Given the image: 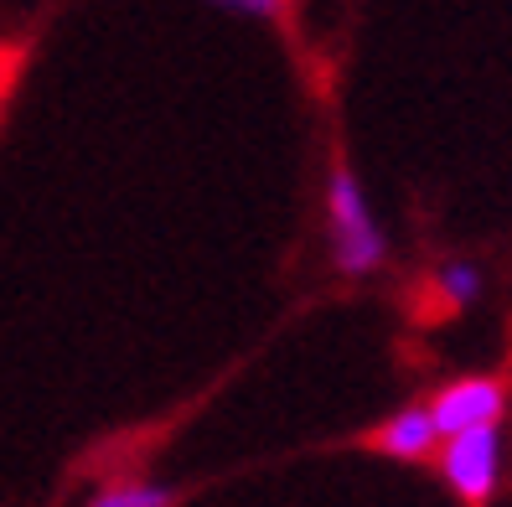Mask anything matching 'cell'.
<instances>
[{"label":"cell","mask_w":512,"mask_h":507,"mask_svg":"<svg viewBox=\"0 0 512 507\" xmlns=\"http://www.w3.org/2000/svg\"><path fill=\"white\" fill-rule=\"evenodd\" d=\"M326 233H331V264L342 275H373L383 254H388V238L373 218V207L363 197V182H357L352 166H331L326 176Z\"/></svg>","instance_id":"1"},{"label":"cell","mask_w":512,"mask_h":507,"mask_svg":"<svg viewBox=\"0 0 512 507\" xmlns=\"http://www.w3.org/2000/svg\"><path fill=\"white\" fill-rule=\"evenodd\" d=\"M440 471L466 502H487L497 492V476H502V435H497V425L450 435L445 451H440Z\"/></svg>","instance_id":"2"},{"label":"cell","mask_w":512,"mask_h":507,"mask_svg":"<svg viewBox=\"0 0 512 507\" xmlns=\"http://www.w3.org/2000/svg\"><path fill=\"white\" fill-rule=\"evenodd\" d=\"M502 409H507V389L497 378H456L430 399V420H435V435L450 440V435L497 425Z\"/></svg>","instance_id":"3"},{"label":"cell","mask_w":512,"mask_h":507,"mask_svg":"<svg viewBox=\"0 0 512 507\" xmlns=\"http://www.w3.org/2000/svg\"><path fill=\"white\" fill-rule=\"evenodd\" d=\"M435 420H430V404H409L399 414H388V420L378 425L373 445L383 456H399V461H425L435 451Z\"/></svg>","instance_id":"4"},{"label":"cell","mask_w":512,"mask_h":507,"mask_svg":"<svg viewBox=\"0 0 512 507\" xmlns=\"http://www.w3.org/2000/svg\"><path fill=\"white\" fill-rule=\"evenodd\" d=\"M176 502H182V487L166 482H114L88 497V507H176Z\"/></svg>","instance_id":"5"},{"label":"cell","mask_w":512,"mask_h":507,"mask_svg":"<svg viewBox=\"0 0 512 507\" xmlns=\"http://www.w3.org/2000/svg\"><path fill=\"white\" fill-rule=\"evenodd\" d=\"M435 285H440V295L450 306H471L476 295H481V270L476 264H466V259H450L445 270L435 275Z\"/></svg>","instance_id":"6"},{"label":"cell","mask_w":512,"mask_h":507,"mask_svg":"<svg viewBox=\"0 0 512 507\" xmlns=\"http://www.w3.org/2000/svg\"><path fill=\"white\" fill-rule=\"evenodd\" d=\"M223 11H238V16H254V21H275L285 11V0H213Z\"/></svg>","instance_id":"7"}]
</instances>
